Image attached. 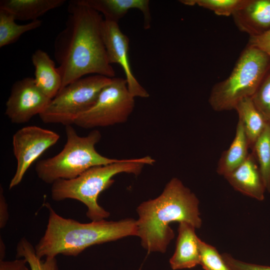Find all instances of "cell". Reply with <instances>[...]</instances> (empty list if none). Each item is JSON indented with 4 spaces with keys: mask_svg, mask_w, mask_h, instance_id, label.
<instances>
[{
    "mask_svg": "<svg viewBox=\"0 0 270 270\" xmlns=\"http://www.w3.org/2000/svg\"><path fill=\"white\" fill-rule=\"evenodd\" d=\"M68 10L65 27L54 44L62 80L60 90L87 74L114 78L104 42L102 14L76 0L69 2Z\"/></svg>",
    "mask_w": 270,
    "mask_h": 270,
    "instance_id": "cell-1",
    "label": "cell"
},
{
    "mask_svg": "<svg viewBox=\"0 0 270 270\" xmlns=\"http://www.w3.org/2000/svg\"><path fill=\"white\" fill-rule=\"evenodd\" d=\"M196 196L178 178L171 179L156 198L142 203L137 208L138 236L148 252H164L174 236L169 224L186 222L196 228L202 222Z\"/></svg>",
    "mask_w": 270,
    "mask_h": 270,
    "instance_id": "cell-2",
    "label": "cell"
},
{
    "mask_svg": "<svg viewBox=\"0 0 270 270\" xmlns=\"http://www.w3.org/2000/svg\"><path fill=\"white\" fill-rule=\"evenodd\" d=\"M46 206L49 212L46 228L35 247L40 258L60 254L75 256L93 245L138 236L137 222L134 219L81 223L60 216L49 204Z\"/></svg>",
    "mask_w": 270,
    "mask_h": 270,
    "instance_id": "cell-3",
    "label": "cell"
},
{
    "mask_svg": "<svg viewBox=\"0 0 270 270\" xmlns=\"http://www.w3.org/2000/svg\"><path fill=\"white\" fill-rule=\"evenodd\" d=\"M155 160L150 156L140 158L120 159L106 165L92 167L78 176L70 180H58L52 186L51 196L54 200L74 199L88 208L86 216L92 221L104 220L110 213L98 202L99 194L114 182L112 178L126 172L138 175L146 165H152Z\"/></svg>",
    "mask_w": 270,
    "mask_h": 270,
    "instance_id": "cell-4",
    "label": "cell"
},
{
    "mask_svg": "<svg viewBox=\"0 0 270 270\" xmlns=\"http://www.w3.org/2000/svg\"><path fill=\"white\" fill-rule=\"evenodd\" d=\"M65 130L66 141L63 149L36 164V174L45 183L52 184L58 180L72 179L92 167L118 160L104 156L96 151L95 146L102 137L98 130L80 136L71 125L66 126Z\"/></svg>",
    "mask_w": 270,
    "mask_h": 270,
    "instance_id": "cell-5",
    "label": "cell"
},
{
    "mask_svg": "<svg viewBox=\"0 0 270 270\" xmlns=\"http://www.w3.org/2000/svg\"><path fill=\"white\" fill-rule=\"evenodd\" d=\"M270 70V58L246 46L229 76L212 88L210 106L216 112L234 110L240 100L253 96Z\"/></svg>",
    "mask_w": 270,
    "mask_h": 270,
    "instance_id": "cell-6",
    "label": "cell"
},
{
    "mask_svg": "<svg viewBox=\"0 0 270 270\" xmlns=\"http://www.w3.org/2000/svg\"><path fill=\"white\" fill-rule=\"evenodd\" d=\"M112 78L98 74L81 78L62 88L39 115L45 124L72 125L96 102Z\"/></svg>",
    "mask_w": 270,
    "mask_h": 270,
    "instance_id": "cell-7",
    "label": "cell"
},
{
    "mask_svg": "<svg viewBox=\"0 0 270 270\" xmlns=\"http://www.w3.org/2000/svg\"><path fill=\"white\" fill-rule=\"evenodd\" d=\"M135 105L134 97L130 92L126 80L113 78L100 92L94 104L74 121L84 128L106 127L126 122Z\"/></svg>",
    "mask_w": 270,
    "mask_h": 270,
    "instance_id": "cell-8",
    "label": "cell"
},
{
    "mask_svg": "<svg viewBox=\"0 0 270 270\" xmlns=\"http://www.w3.org/2000/svg\"><path fill=\"white\" fill-rule=\"evenodd\" d=\"M59 138L56 132L36 126L24 127L14 133L12 144L16 168L10 182V190L21 182L32 164Z\"/></svg>",
    "mask_w": 270,
    "mask_h": 270,
    "instance_id": "cell-9",
    "label": "cell"
},
{
    "mask_svg": "<svg viewBox=\"0 0 270 270\" xmlns=\"http://www.w3.org/2000/svg\"><path fill=\"white\" fill-rule=\"evenodd\" d=\"M50 100L36 86L34 78H24L13 84L6 103L5 114L13 124H24L40 115Z\"/></svg>",
    "mask_w": 270,
    "mask_h": 270,
    "instance_id": "cell-10",
    "label": "cell"
},
{
    "mask_svg": "<svg viewBox=\"0 0 270 270\" xmlns=\"http://www.w3.org/2000/svg\"><path fill=\"white\" fill-rule=\"evenodd\" d=\"M102 34L109 62L110 64H117L121 66L130 92L134 98H148L149 94L132 72L128 56L130 40L128 36L121 31L118 23L104 19Z\"/></svg>",
    "mask_w": 270,
    "mask_h": 270,
    "instance_id": "cell-11",
    "label": "cell"
},
{
    "mask_svg": "<svg viewBox=\"0 0 270 270\" xmlns=\"http://www.w3.org/2000/svg\"><path fill=\"white\" fill-rule=\"evenodd\" d=\"M224 177L235 190L260 201L264 199L266 188L252 152L242 164Z\"/></svg>",
    "mask_w": 270,
    "mask_h": 270,
    "instance_id": "cell-12",
    "label": "cell"
},
{
    "mask_svg": "<svg viewBox=\"0 0 270 270\" xmlns=\"http://www.w3.org/2000/svg\"><path fill=\"white\" fill-rule=\"evenodd\" d=\"M232 16L240 31L249 36L260 35L270 30V0H248Z\"/></svg>",
    "mask_w": 270,
    "mask_h": 270,
    "instance_id": "cell-13",
    "label": "cell"
},
{
    "mask_svg": "<svg viewBox=\"0 0 270 270\" xmlns=\"http://www.w3.org/2000/svg\"><path fill=\"white\" fill-rule=\"evenodd\" d=\"M82 5L91 8L104 15L105 20L118 23L132 8L140 10L143 14L144 27L150 28L152 16L148 0H76Z\"/></svg>",
    "mask_w": 270,
    "mask_h": 270,
    "instance_id": "cell-14",
    "label": "cell"
},
{
    "mask_svg": "<svg viewBox=\"0 0 270 270\" xmlns=\"http://www.w3.org/2000/svg\"><path fill=\"white\" fill-rule=\"evenodd\" d=\"M195 229L188 223L180 222L176 250L170 260L172 270L190 268L200 264V238Z\"/></svg>",
    "mask_w": 270,
    "mask_h": 270,
    "instance_id": "cell-15",
    "label": "cell"
},
{
    "mask_svg": "<svg viewBox=\"0 0 270 270\" xmlns=\"http://www.w3.org/2000/svg\"><path fill=\"white\" fill-rule=\"evenodd\" d=\"M34 68V82L36 86L49 98L52 99L60 90L61 75L55 62L47 52L36 50L32 54Z\"/></svg>",
    "mask_w": 270,
    "mask_h": 270,
    "instance_id": "cell-16",
    "label": "cell"
},
{
    "mask_svg": "<svg viewBox=\"0 0 270 270\" xmlns=\"http://www.w3.org/2000/svg\"><path fill=\"white\" fill-rule=\"evenodd\" d=\"M65 2L66 0H0V9L11 13L16 20L32 22Z\"/></svg>",
    "mask_w": 270,
    "mask_h": 270,
    "instance_id": "cell-17",
    "label": "cell"
},
{
    "mask_svg": "<svg viewBox=\"0 0 270 270\" xmlns=\"http://www.w3.org/2000/svg\"><path fill=\"white\" fill-rule=\"evenodd\" d=\"M249 148L250 145L242 125L238 120L234 140L219 159L217 172L224 176L234 171L246 160L249 154Z\"/></svg>",
    "mask_w": 270,
    "mask_h": 270,
    "instance_id": "cell-18",
    "label": "cell"
},
{
    "mask_svg": "<svg viewBox=\"0 0 270 270\" xmlns=\"http://www.w3.org/2000/svg\"><path fill=\"white\" fill-rule=\"evenodd\" d=\"M243 126L250 147L254 142L264 131L268 122L258 110L251 98L240 100L234 109Z\"/></svg>",
    "mask_w": 270,
    "mask_h": 270,
    "instance_id": "cell-19",
    "label": "cell"
},
{
    "mask_svg": "<svg viewBox=\"0 0 270 270\" xmlns=\"http://www.w3.org/2000/svg\"><path fill=\"white\" fill-rule=\"evenodd\" d=\"M10 12L0 9V48L13 44L28 32L40 26L42 22L36 20L24 24H17Z\"/></svg>",
    "mask_w": 270,
    "mask_h": 270,
    "instance_id": "cell-20",
    "label": "cell"
},
{
    "mask_svg": "<svg viewBox=\"0 0 270 270\" xmlns=\"http://www.w3.org/2000/svg\"><path fill=\"white\" fill-rule=\"evenodd\" d=\"M252 149L266 190L270 192V123L268 124Z\"/></svg>",
    "mask_w": 270,
    "mask_h": 270,
    "instance_id": "cell-21",
    "label": "cell"
},
{
    "mask_svg": "<svg viewBox=\"0 0 270 270\" xmlns=\"http://www.w3.org/2000/svg\"><path fill=\"white\" fill-rule=\"evenodd\" d=\"M180 3L189 6H198L213 12L220 16H232L244 6L248 0H181Z\"/></svg>",
    "mask_w": 270,
    "mask_h": 270,
    "instance_id": "cell-22",
    "label": "cell"
},
{
    "mask_svg": "<svg viewBox=\"0 0 270 270\" xmlns=\"http://www.w3.org/2000/svg\"><path fill=\"white\" fill-rule=\"evenodd\" d=\"M16 257L24 258L30 270H58L56 257H46L44 260H42L37 256L35 248L25 238L18 244Z\"/></svg>",
    "mask_w": 270,
    "mask_h": 270,
    "instance_id": "cell-23",
    "label": "cell"
},
{
    "mask_svg": "<svg viewBox=\"0 0 270 270\" xmlns=\"http://www.w3.org/2000/svg\"><path fill=\"white\" fill-rule=\"evenodd\" d=\"M199 248L200 264L204 270H230L214 247L200 239Z\"/></svg>",
    "mask_w": 270,
    "mask_h": 270,
    "instance_id": "cell-24",
    "label": "cell"
},
{
    "mask_svg": "<svg viewBox=\"0 0 270 270\" xmlns=\"http://www.w3.org/2000/svg\"><path fill=\"white\" fill-rule=\"evenodd\" d=\"M251 98L258 110L270 123V70Z\"/></svg>",
    "mask_w": 270,
    "mask_h": 270,
    "instance_id": "cell-25",
    "label": "cell"
},
{
    "mask_svg": "<svg viewBox=\"0 0 270 270\" xmlns=\"http://www.w3.org/2000/svg\"><path fill=\"white\" fill-rule=\"evenodd\" d=\"M222 257L230 270H270V266L246 262L224 253Z\"/></svg>",
    "mask_w": 270,
    "mask_h": 270,
    "instance_id": "cell-26",
    "label": "cell"
},
{
    "mask_svg": "<svg viewBox=\"0 0 270 270\" xmlns=\"http://www.w3.org/2000/svg\"><path fill=\"white\" fill-rule=\"evenodd\" d=\"M247 46L258 48L270 58V30L260 35L249 36Z\"/></svg>",
    "mask_w": 270,
    "mask_h": 270,
    "instance_id": "cell-27",
    "label": "cell"
},
{
    "mask_svg": "<svg viewBox=\"0 0 270 270\" xmlns=\"http://www.w3.org/2000/svg\"><path fill=\"white\" fill-rule=\"evenodd\" d=\"M24 258L13 260H0V270H29Z\"/></svg>",
    "mask_w": 270,
    "mask_h": 270,
    "instance_id": "cell-28",
    "label": "cell"
},
{
    "mask_svg": "<svg viewBox=\"0 0 270 270\" xmlns=\"http://www.w3.org/2000/svg\"><path fill=\"white\" fill-rule=\"evenodd\" d=\"M6 200L4 195L3 188L0 186V227L4 228L8 220V212Z\"/></svg>",
    "mask_w": 270,
    "mask_h": 270,
    "instance_id": "cell-29",
    "label": "cell"
}]
</instances>
